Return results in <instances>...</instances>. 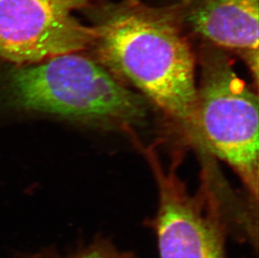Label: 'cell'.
<instances>
[{"label": "cell", "instance_id": "obj_1", "mask_svg": "<svg viewBox=\"0 0 259 258\" xmlns=\"http://www.w3.org/2000/svg\"><path fill=\"white\" fill-rule=\"evenodd\" d=\"M89 49L113 76L131 83L201 147L196 123V57L186 35L182 3L94 0Z\"/></svg>", "mask_w": 259, "mask_h": 258}, {"label": "cell", "instance_id": "obj_2", "mask_svg": "<svg viewBox=\"0 0 259 258\" xmlns=\"http://www.w3.org/2000/svg\"><path fill=\"white\" fill-rule=\"evenodd\" d=\"M0 92L12 108L80 122L132 123L146 111L140 96L79 52L16 65L1 76Z\"/></svg>", "mask_w": 259, "mask_h": 258}, {"label": "cell", "instance_id": "obj_3", "mask_svg": "<svg viewBox=\"0 0 259 258\" xmlns=\"http://www.w3.org/2000/svg\"><path fill=\"white\" fill-rule=\"evenodd\" d=\"M201 49L196 123L201 147L228 163L257 200L258 98L225 51L206 42Z\"/></svg>", "mask_w": 259, "mask_h": 258}, {"label": "cell", "instance_id": "obj_4", "mask_svg": "<svg viewBox=\"0 0 259 258\" xmlns=\"http://www.w3.org/2000/svg\"><path fill=\"white\" fill-rule=\"evenodd\" d=\"M147 156L159 187L154 230L159 258H228L226 236L229 218L207 181L192 196L177 176L178 161L164 170L151 149Z\"/></svg>", "mask_w": 259, "mask_h": 258}, {"label": "cell", "instance_id": "obj_5", "mask_svg": "<svg viewBox=\"0 0 259 258\" xmlns=\"http://www.w3.org/2000/svg\"><path fill=\"white\" fill-rule=\"evenodd\" d=\"M94 0H0V58L17 66L89 49L92 27L73 13Z\"/></svg>", "mask_w": 259, "mask_h": 258}, {"label": "cell", "instance_id": "obj_6", "mask_svg": "<svg viewBox=\"0 0 259 258\" xmlns=\"http://www.w3.org/2000/svg\"><path fill=\"white\" fill-rule=\"evenodd\" d=\"M186 28L242 56L257 81L258 0H181Z\"/></svg>", "mask_w": 259, "mask_h": 258}, {"label": "cell", "instance_id": "obj_7", "mask_svg": "<svg viewBox=\"0 0 259 258\" xmlns=\"http://www.w3.org/2000/svg\"><path fill=\"white\" fill-rule=\"evenodd\" d=\"M72 258H136L132 255L121 251L108 244H99L83 253Z\"/></svg>", "mask_w": 259, "mask_h": 258}]
</instances>
